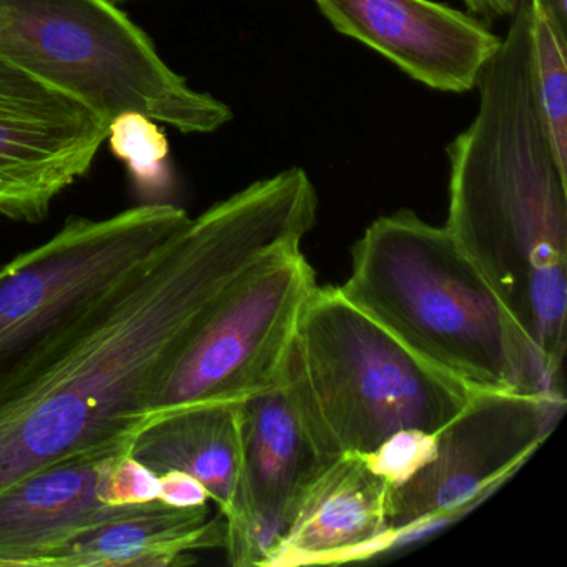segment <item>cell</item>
Masks as SVG:
<instances>
[{
    "mask_svg": "<svg viewBox=\"0 0 567 567\" xmlns=\"http://www.w3.org/2000/svg\"><path fill=\"white\" fill-rule=\"evenodd\" d=\"M308 178L288 168L190 218L0 398V491L59 461L134 440L212 308L255 265L301 247L317 224Z\"/></svg>",
    "mask_w": 567,
    "mask_h": 567,
    "instance_id": "6da1fadb",
    "label": "cell"
},
{
    "mask_svg": "<svg viewBox=\"0 0 567 567\" xmlns=\"http://www.w3.org/2000/svg\"><path fill=\"white\" fill-rule=\"evenodd\" d=\"M476 87V117L447 147L444 227L506 308L547 390L564 394L567 171L534 92L529 0L511 16Z\"/></svg>",
    "mask_w": 567,
    "mask_h": 567,
    "instance_id": "7a4b0ae2",
    "label": "cell"
},
{
    "mask_svg": "<svg viewBox=\"0 0 567 567\" xmlns=\"http://www.w3.org/2000/svg\"><path fill=\"white\" fill-rule=\"evenodd\" d=\"M340 290L417 358L470 390L554 393L450 230L414 212L377 218L364 230Z\"/></svg>",
    "mask_w": 567,
    "mask_h": 567,
    "instance_id": "3957f363",
    "label": "cell"
},
{
    "mask_svg": "<svg viewBox=\"0 0 567 567\" xmlns=\"http://www.w3.org/2000/svg\"><path fill=\"white\" fill-rule=\"evenodd\" d=\"M287 380L324 460L370 453L410 427L436 433L473 394L333 287H318L308 300Z\"/></svg>",
    "mask_w": 567,
    "mask_h": 567,
    "instance_id": "277c9868",
    "label": "cell"
},
{
    "mask_svg": "<svg viewBox=\"0 0 567 567\" xmlns=\"http://www.w3.org/2000/svg\"><path fill=\"white\" fill-rule=\"evenodd\" d=\"M0 59L107 124L141 112L182 134H212L234 118L227 104L172 71L148 35L107 0H0Z\"/></svg>",
    "mask_w": 567,
    "mask_h": 567,
    "instance_id": "5b68a950",
    "label": "cell"
},
{
    "mask_svg": "<svg viewBox=\"0 0 567 567\" xmlns=\"http://www.w3.org/2000/svg\"><path fill=\"white\" fill-rule=\"evenodd\" d=\"M187 212L162 202L72 217L0 267V398L14 390L112 291L155 257Z\"/></svg>",
    "mask_w": 567,
    "mask_h": 567,
    "instance_id": "8992f818",
    "label": "cell"
},
{
    "mask_svg": "<svg viewBox=\"0 0 567 567\" xmlns=\"http://www.w3.org/2000/svg\"><path fill=\"white\" fill-rule=\"evenodd\" d=\"M317 288L301 247L255 265L198 324L158 390L151 420L195 404L240 403L280 383Z\"/></svg>",
    "mask_w": 567,
    "mask_h": 567,
    "instance_id": "52a82bcc",
    "label": "cell"
},
{
    "mask_svg": "<svg viewBox=\"0 0 567 567\" xmlns=\"http://www.w3.org/2000/svg\"><path fill=\"white\" fill-rule=\"evenodd\" d=\"M564 411L566 396L559 393L473 391L436 431L433 460L406 483L391 487V544L486 496L529 460Z\"/></svg>",
    "mask_w": 567,
    "mask_h": 567,
    "instance_id": "ba28073f",
    "label": "cell"
},
{
    "mask_svg": "<svg viewBox=\"0 0 567 567\" xmlns=\"http://www.w3.org/2000/svg\"><path fill=\"white\" fill-rule=\"evenodd\" d=\"M107 132L97 112L0 59V217L48 218L91 171Z\"/></svg>",
    "mask_w": 567,
    "mask_h": 567,
    "instance_id": "9c48e42d",
    "label": "cell"
},
{
    "mask_svg": "<svg viewBox=\"0 0 567 567\" xmlns=\"http://www.w3.org/2000/svg\"><path fill=\"white\" fill-rule=\"evenodd\" d=\"M132 441L59 461L0 491V566L45 567L62 544L125 504L161 499V481L131 456Z\"/></svg>",
    "mask_w": 567,
    "mask_h": 567,
    "instance_id": "30bf717a",
    "label": "cell"
},
{
    "mask_svg": "<svg viewBox=\"0 0 567 567\" xmlns=\"http://www.w3.org/2000/svg\"><path fill=\"white\" fill-rule=\"evenodd\" d=\"M241 463L237 499L225 519L231 566H271L301 497L324 460L284 380L240 403Z\"/></svg>",
    "mask_w": 567,
    "mask_h": 567,
    "instance_id": "8fae6325",
    "label": "cell"
},
{
    "mask_svg": "<svg viewBox=\"0 0 567 567\" xmlns=\"http://www.w3.org/2000/svg\"><path fill=\"white\" fill-rule=\"evenodd\" d=\"M338 34L450 94L473 91L501 45L486 22L433 0H313Z\"/></svg>",
    "mask_w": 567,
    "mask_h": 567,
    "instance_id": "7c38bea8",
    "label": "cell"
},
{
    "mask_svg": "<svg viewBox=\"0 0 567 567\" xmlns=\"http://www.w3.org/2000/svg\"><path fill=\"white\" fill-rule=\"evenodd\" d=\"M390 491L361 454L328 461L301 497L271 566L341 563L390 546Z\"/></svg>",
    "mask_w": 567,
    "mask_h": 567,
    "instance_id": "4fadbf2b",
    "label": "cell"
},
{
    "mask_svg": "<svg viewBox=\"0 0 567 567\" xmlns=\"http://www.w3.org/2000/svg\"><path fill=\"white\" fill-rule=\"evenodd\" d=\"M225 547L224 516L208 504L174 506L162 499L128 503L121 513L75 534L45 567H165L190 563L192 553Z\"/></svg>",
    "mask_w": 567,
    "mask_h": 567,
    "instance_id": "5bb4252c",
    "label": "cell"
},
{
    "mask_svg": "<svg viewBox=\"0 0 567 567\" xmlns=\"http://www.w3.org/2000/svg\"><path fill=\"white\" fill-rule=\"evenodd\" d=\"M240 403L195 404L158 414L135 434L131 456L157 476L177 471L195 477L227 519L240 480Z\"/></svg>",
    "mask_w": 567,
    "mask_h": 567,
    "instance_id": "9a60e30c",
    "label": "cell"
},
{
    "mask_svg": "<svg viewBox=\"0 0 567 567\" xmlns=\"http://www.w3.org/2000/svg\"><path fill=\"white\" fill-rule=\"evenodd\" d=\"M530 69L554 155L567 171V25L543 0H529Z\"/></svg>",
    "mask_w": 567,
    "mask_h": 567,
    "instance_id": "2e32d148",
    "label": "cell"
},
{
    "mask_svg": "<svg viewBox=\"0 0 567 567\" xmlns=\"http://www.w3.org/2000/svg\"><path fill=\"white\" fill-rule=\"evenodd\" d=\"M107 141L145 198L157 202L171 190V147L158 122L141 112H124L109 124Z\"/></svg>",
    "mask_w": 567,
    "mask_h": 567,
    "instance_id": "e0dca14e",
    "label": "cell"
},
{
    "mask_svg": "<svg viewBox=\"0 0 567 567\" xmlns=\"http://www.w3.org/2000/svg\"><path fill=\"white\" fill-rule=\"evenodd\" d=\"M434 453L436 433L410 427L396 431L361 456L373 473L383 477L391 487H398L423 470L433 460Z\"/></svg>",
    "mask_w": 567,
    "mask_h": 567,
    "instance_id": "ac0fdd59",
    "label": "cell"
},
{
    "mask_svg": "<svg viewBox=\"0 0 567 567\" xmlns=\"http://www.w3.org/2000/svg\"><path fill=\"white\" fill-rule=\"evenodd\" d=\"M158 481H161V496L158 497L165 503L174 504V506H198V504H207L210 501L207 489L188 474L172 471V473L158 476Z\"/></svg>",
    "mask_w": 567,
    "mask_h": 567,
    "instance_id": "d6986e66",
    "label": "cell"
},
{
    "mask_svg": "<svg viewBox=\"0 0 567 567\" xmlns=\"http://www.w3.org/2000/svg\"><path fill=\"white\" fill-rule=\"evenodd\" d=\"M467 12L481 21H499L509 19L520 0H463Z\"/></svg>",
    "mask_w": 567,
    "mask_h": 567,
    "instance_id": "ffe728a7",
    "label": "cell"
},
{
    "mask_svg": "<svg viewBox=\"0 0 567 567\" xmlns=\"http://www.w3.org/2000/svg\"><path fill=\"white\" fill-rule=\"evenodd\" d=\"M543 2L559 19V22L567 25V0H543Z\"/></svg>",
    "mask_w": 567,
    "mask_h": 567,
    "instance_id": "44dd1931",
    "label": "cell"
},
{
    "mask_svg": "<svg viewBox=\"0 0 567 567\" xmlns=\"http://www.w3.org/2000/svg\"><path fill=\"white\" fill-rule=\"evenodd\" d=\"M111 4H117V2H125V0H107Z\"/></svg>",
    "mask_w": 567,
    "mask_h": 567,
    "instance_id": "7402d4cb",
    "label": "cell"
}]
</instances>
